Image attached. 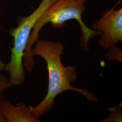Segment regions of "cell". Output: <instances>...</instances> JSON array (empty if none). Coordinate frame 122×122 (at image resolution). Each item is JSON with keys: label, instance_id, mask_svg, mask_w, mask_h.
<instances>
[{"label": "cell", "instance_id": "1", "mask_svg": "<svg viewBox=\"0 0 122 122\" xmlns=\"http://www.w3.org/2000/svg\"><path fill=\"white\" fill-rule=\"evenodd\" d=\"M64 46L57 41L41 40L37 41L32 48L31 54L43 57L47 64L48 71V86L46 96L39 104L35 107L29 106L35 118L39 120L52 109L54 105V100L58 95L66 91L77 92L85 96L89 102H97L96 96L86 90L76 88L71 86L77 78L76 67L71 65L64 66L61 60L63 53Z\"/></svg>", "mask_w": 122, "mask_h": 122}, {"label": "cell", "instance_id": "2", "mask_svg": "<svg viewBox=\"0 0 122 122\" xmlns=\"http://www.w3.org/2000/svg\"><path fill=\"white\" fill-rule=\"evenodd\" d=\"M88 0H57L39 17L33 28L24 52V65L26 71L30 72L33 69L35 61L31 54L34 44L38 40L39 33L47 23H50L55 29L65 25L66 22L71 20L77 21L82 32L80 39L81 48L89 51L90 40L99 35L96 31L88 28L83 21L82 16L86 10V3Z\"/></svg>", "mask_w": 122, "mask_h": 122}, {"label": "cell", "instance_id": "3", "mask_svg": "<svg viewBox=\"0 0 122 122\" xmlns=\"http://www.w3.org/2000/svg\"><path fill=\"white\" fill-rule=\"evenodd\" d=\"M120 1L118 0L93 25V30L100 36L98 44L104 49H108L122 41V8L115 9Z\"/></svg>", "mask_w": 122, "mask_h": 122}, {"label": "cell", "instance_id": "4", "mask_svg": "<svg viewBox=\"0 0 122 122\" xmlns=\"http://www.w3.org/2000/svg\"><path fill=\"white\" fill-rule=\"evenodd\" d=\"M3 113L7 122H38L31 113L29 106L20 101L14 105L5 100L3 104Z\"/></svg>", "mask_w": 122, "mask_h": 122}, {"label": "cell", "instance_id": "5", "mask_svg": "<svg viewBox=\"0 0 122 122\" xmlns=\"http://www.w3.org/2000/svg\"><path fill=\"white\" fill-rule=\"evenodd\" d=\"M110 113L109 116L102 122H122V113L121 106H118L110 109Z\"/></svg>", "mask_w": 122, "mask_h": 122}, {"label": "cell", "instance_id": "6", "mask_svg": "<svg viewBox=\"0 0 122 122\" xmlns=\"http://www.w3.org/2000/svg\"><path fill=\"white\" fill-rule=\"evenodd\" d=\"M109 51L105 57L108 60H117L122 62V52L116 45L109 48Z\"/></svg>", "mask_w": 122, "mask_h": 122}, {"label": "cell", "instance_id": "7", "mask_svg": "<svg viewBox=\"0 0 122 122\" xmlns=\"http://www.w3.org/2000/svg\"><path fill=\"white\" fill-rule=\"evenodd\" d=\"M11 86H12L10 82L9 79L0 72V94H2Z\"/></svg>", "mask_w": 122, "mask_h": 122}, {"label": "cell", "instance_id": "8", "mask_svg": "<svg viewBox=\"0 0 122 122\" xmlns=\"http://www.w3.org/2000/svg\"><path fill=\"white\" fill-rule=\"evenodd\" d=\"M5 100L2 94H0V122H7L3 113V104Z\"/></svg>", "mask_w": 122, "mask_h": 122}, {"label": "cell", "instance_id": "9", "mask_svg": "<svg viewBox=\"0 0 122 122\" xmlns=\"http://www.w3.org/2000/svg\"><path fill=\"white\" fill-rule=\"evenodd\" d=\"M1 49V46H0V50ZM5 65L4 63V62L1 60V59L0 58V72L3 71L5 69Z\"/></svg>", "mask_w": 122, "mask_h": 122}]
</instances>
